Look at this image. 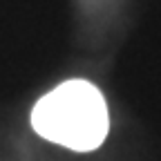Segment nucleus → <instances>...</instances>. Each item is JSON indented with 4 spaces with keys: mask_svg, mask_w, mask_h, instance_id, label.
I'll return each mask as SVG.
<instances>
[{
    "mask_svg": "<svg viewBox=\"0 0 161 161\" xmlns=\"http://www.w3.org/2000/svg\"><path fill=\"white\" fill-rule=\"evenodd\" d=\"M34 130L76 152L96 150L110 130V114L101 90L87 80H65L34 105Z\"/></svg>",
    "mask_w": 161,
    "mask_h": 161,
    "instance_id": "nucleus-1",
    "label": "nucleus"
}]
</instances>
